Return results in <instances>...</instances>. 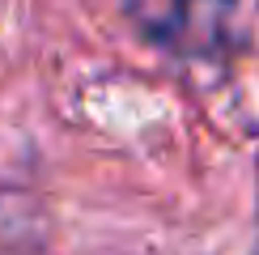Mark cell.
<instances>
[{"label":"cell","instance_id":"1","mask_svg":"<svg viewBox=\"0 0 259 255\" xmlns=\"http://www.w3.org/2000/svg\"><path fill=\"white\" fill-rule=\"evenodd\" d=\"M140 34L191 60L230 56L242 47L238 0H132Z\"/></svg>","mask_w":259,"mask_h":255}]
</instances>
